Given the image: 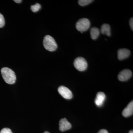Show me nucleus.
Segmentation results:
<instances>
[{
    "label": "nucleus",
    "instance_id": "15",
    "mask_svg": "<svg viewBox=\"0 0 133 133\" xmlns=\"http://www.w3.org/2000/svg\"><path fill=\"white\" fill-rule=\"evenodd\" d=\"M5 24V20L4 17L0 13V28H3Z\"/></svg>",
    "mask_w": 133,
    "mask_h": 133
},
{
    "label": "nucleus",
    "instance_id": "5",
    "mask_svg": "<svg viewBox=\"0 0 133 133\" xmlns=\"http://www.w3.org/2000/svg\"><path fill=\"white\" fill-rule=\"evenodd\" d=\"M58 92L62 97L67 99H70L73 97L72 92L66 87L61 86L58 89Z\"/></svg>",
    "mask_w": 133,
    "mask_h": 133
},
{
    "label": "nucleus",
    "instance_id": "17",
    "mask_svg": "<svg viewBox=\"0 0 133 133\" xmlns=\"http://www.w3.org/2000/svg\"><path fill=\"white\" fill-rule=\"evenodd\" d=\"M129 24H130V27H131V29L132 30H133V17L131 18L129 20Z\"/></svg>",
    "mask_w": 133,
    "mask_h": 133
},
{
    "label": "nucleus",
    "instance_id": "19",
    "mask_svg": "<svg viewBox=\"0 0 133 133\" xmlns=\"http://www.w3.org/2000/svg\"><path fill=\"white\" fill-rule=\"evenodd\" d=\"M14 1L17 3H19L22 2V1L21 0H15Z\"/></svg>",
    "mask_w": 133,
    "mask_h": 133
},
{
    "label": "nucleus",
    "instance_id": "7",
    "mask_svg": "<svg viewBox=\"0 0 133 133\" xmlns=\"http://www.w3.org/2000/svg\"><path fill=\"white\" fill-rule=\"evenodd\" d=\"M59 130L62 132H64L69 130L72 127L71 124L65 118L60 120L59 122Z\"/></svg>",
    "mask_w": 133,
    "mask_h": 133
},
{
    "label": "nucleus",
    "instance_id": "14",
    "mask_svg": "<svg viewBox=\"0 0 133 133\" xmlns=\"http://www.w3.org/2000/svg\"><path fill=\"white\" fill-rule=\"evenodd\" d=\"M31 10L33 12H37L39 11L41 9V5L39 3H36L35 5H32L31 6Z\"/></svg>",
    "mask_w": 133,
    "mask_h": 133
},
{
    "label": "nucleus",
    "instance_id": "21",
    "mask_svg": "<svg viewBox=\"0 0 133 133\" xmlns=\"http://www.w3.org/2000/svg\"><path fill=\"white\" fill-rule=\"evenodd\" d=\"M44 133H50L48 131H45V132H44Z\"/></svg>",
    "mask_w": 133,
    "mask_h": 133
},
{
    "label": "nucleus",
    "instance_id": "16",
    "mask_svg": "<svg viewBox=\"0 0 133 133\" xmlns=\"http://www.w3.org/2000/svg\"><path fill=\"white\" fill-rule=\"evenodd\" d=\"M0 133H13V132L11 129H10L9 128H5L2 129L1 130Z\"/></svg>",
    "mask_w": 133,
    "mask_h": 133
},
{
    "label": "nucleus",
    "instance_id": "1",
    "mask_svg": "<svg viewBox=\"0 0 133 133\" xmlns=\"http://www.w3.org/2000/svg\"><path fill=\"white\" fill-rule=\"evenodd\" d=\"M3 78L5 82L9 84H13L16 81V76L14 72L8 67H3L1 70Z\"/></svg>",
    "mask_w": 133,
    "mask_h": 133
},
{
    "label": "nucleus",
    "instance_id": "13",
    "mask_svg": "<svg viewBox=\"0 0 133 133\" xmlns=\"http://www.w3.org/2000/svg\"><path fill=\"white\" fill-rule=\"evenodd\" d=\"M92 0H79L78 1V4L81 6H87L92 2Z\"/></svg>",
    "mask_w": 133,
    "mask_h": 133
},
{
    "label": "nucleus",
    "instance_id": "8",
    "mask_svg": "<svg viewBox=\"0 0 133 133\" xmlns=\"http://www.w3.org/2000/svg\"><path fill=\"white\" fill-rule=\"evenodd\" d=\"M131 51L127 49H121L118 50V58L119 60L127 58L130 56Z\"/></svg>",
    "mask_w": 133,
    "mask_h": 133
},
{
    "label": "nucleus",
    "instance_id": "20",
    "mask_svg": "<svg viewBox=\"0 0 133 133\" xmlns=\"http://www.w3.org/2000/svg\"><path fill=\"white\" fill-rule=\"evenodd\" d=\"M129 133H133V130H131L129 131Z\"/></svg>",
    "mask_w": 133,
    "mask_h": 133
},
{
    "label": "nucleus",
    "instance_id": "2",
    "mask_svg": "<svg viewBox=\"0 0 133 133\" xmlns=\"http://www.w3.org/2000/svg\"><path fill=\"white\" fill-rule=\"evenodd\" d=\"M43 44L45 49L49 51L52 52L57 49V44L56 41L52 37L49 35L44 37Z\"/></svg>",
    "mask_w": 133,
    "mask_h": 133
},
{
    "label": "nucleus",
    "instance_id": "3",
    "mask_svg": "<svg viewBox=\"0 0 133 133\" xmlns=\"http://www.w3.org/2000/svg\"><path fill=\"white\" fill-rule=\"evenodd\" d=\"M90 21L87 18H82L79 20L76 23V27L78 31L81 33L87 31L90 27Z\"/></svg>",
    "mask_w": 133,
    "mask_h": 133
},
{
    "label": "nucleus",
    "instance_id": "10",
    "mask_svg": "<svg viewBox=\"0 0 133 133\" xmlns=\"http://www.w3.org/2000/svg\"><path fill=\"white\" fill-rule=\"evenodd\" d=\"M133 113V101H131L122 111L123 116L127 117L132 115Z\"/></svg>",
    "mask_w": 133,
    "mask_h": 133
},
{
    "label": "nucleus",
    "instance_id": "4",
    "mask_svg": "<svg viewBox=\"0 0 133 133\" xmlns=\"http://www.w3.org/2000/svg\"><path fill=\"white\" fill-rule=\"evenodd\" d=\"M74 65L78 70L80 71H85L88 66L87 62L83 57H77L74 59Z\"/></svg>",
    "mask_w": 133,
    "mask_h": 133
},
{
    "label": "nucleus",
    "instance_id": "6",
    "mask_svg": "<svg viewBox=\"0 0 133 133\" xmlns=\"http://www.w3.org/2000/svg\"><path fill=\"white\" fill-rule=\"evenodd\" d=\"M132 75V73L130 70L124 69L119 72L118 75V78L121 81H127L131 78Z\"/></svg>",
    "mask_w": 133,
    "mask_h": 133
},
{
    "label": "nucleus",
    "instance_id": "11",
    "mask_svg": "<svg viewBox=\"0 0 133 133\" xmlns=\"http://www.w3.org/2000/svg\"><path fill=\"white\" fill-rule=\"evenodd\" d=\"M101 32L103 34L110 36L111 35V27L110 25L108 24H104L101 27Z\"/></svg>",
    "mask_w": 133,
    "mask_h": 133
},
{
    "label": "nucleus",
    "instance_id": "18",
    "mask_svg": "<svg viewBox=\"0 0 133 133\" xmlns=\"http://www.w3.org/2000/svg\"><path fill=\"white\" fill-rule=\"evenodd\" d=\"M98 133H108V132L106 129H102L100 130V131Z\"/></svg>",
    "mask_w": 133,
    "mask_h": 133
},
{
    "label": "nucleus",
    "instance_id": "12",
    "mask_svg": "<svg viewBox=\"0 0 133 133\" xmlns=\"http://www.w3.org/2000/svg\"><path fill=\"white\" fill-rule=\"evenodd\" d=\"M90 33L92 39L95 40L98 38L99 35L100 30L97 28L93 27L91 28Z\"/></svg>",
    "mask_w": 133,
    "mask_h": 133
},
{
    "label": "nucleus",
    "instance_id": "9",
    "mask_svg": "<svg viewBox=\"0 0 133 133\" xmlns=\"http://www.w3.org/2000/svg\"><path fill=\"white\" fill-rule=\"evenodd\" d=\"M105 99L106 95L104 92H98L95 100V104L98 107L101 106L104 104Z\"/></svg>",
    "mask_w": 133,
    "mask_h": 133
}]
</instances>
